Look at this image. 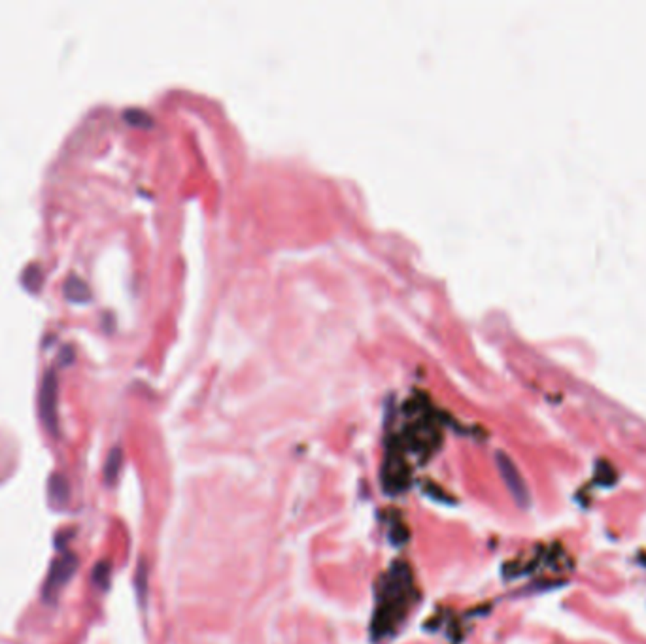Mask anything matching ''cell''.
I'll return each instance as SVG.
<instances>
[{
    "mask_svg": "<svg viewBox=\"0 0 646 644\" xmlns=\"http://www.w3.org/2000/svg\"><path fill=\"white\" fill-rule=\"evenodd\" d=\"M76 569L77 557L72 552H65L57 557L55 562L51 563L50 573H48V579H45L44 588H42V599L53 603L63 591V588L68 584V580L74 576Z\"/></svg>",
    "mask_w": 646,
    "mask_h": 644,
    "instance_id": "6da1fadb",
    "label": "cell"
},
{
    "mask_svg": "<svg viewBox=\"0 0 646 644\" xmlns=\"http://www.w3.org/2000/svg\"><path fill=\"white\" fill-rule=\"evenodd\" d=\"M40 416L51 435H57L59 419H57V378L55 370L45 372L42 387H40Z\"/></svg>",
    "mask_w": 646,
    "mask_h": 644,
    "instance_id": "7a4b0ae2",
    "label": "cell"
},
{
    "mask_svg": "<svg viewBox=\"0 0 646 644\" xmlns=\"http://www.w3.org/2000/svg\"><path fill=\"white\" fill-rule=\"evenodd\" d=\"M497 467L499 473H501L502 482H505V485H507L508 491H510V495L514 497V501L518 503L520 507H527V505H529V491H527V485H525L524 478H522V474H520V471L516 468V465L510 461V457L499 451Z\"/></svg>",
    "mask_w": 646,
    "mask_h": 644,
    "instance_id": "3957f363",
    "label": "cell"
},
{
    "mask_svg": "<svg viewBox=\"0 0 646 644\" xmlns=\"http://www.w3.org/2000/svg\"><path fill=\"white\" fill-rule=\"evenodd\" d=\"M65 293H67V297L74 303H82V301H87L91 297V293H89L87 284L76 274H70L65 281Z\"/></svg>",
    "mask_w": 646,
    "mask_h": 644,
    "instance_id": "277c9868",
    "label": "cell"
},
{
    "mask_svg": "<svg viewBox=\"0 0 646 644\" xmlns=\"http://www.w3.org/2000/svg\"><path fill=\"white\" fill-rule=\"evenodd\" d=\"M50 495L51 499L57 503V505H63V503L68 499V484L67 480L63 478L61 474H55L50 482Z\"/></svg>",
    "mask_w": 646,
    "mask_h": 644,
    "instance_id": "5b68a950",
    "label": "cell"
},
{
    "mask_svg": "<svg viewBox=\"0 0 646 644\" xmlns=\"http://www.w3.org/2000/svg\"><path fill=\"white\" fill-rule=\"evenodd\" d=\"M119 468H122V450L116 448V450L110 451V456H108V461H106L104 467V478L108 484L116 482L117 474H119Z\"/></svg>",
    "mask_w": 646,
    "mask_h": 644,
    "instance_id": "8992f818",
    "label": "cell"
},
{
    "mask_svg": "<svg viewBox=\"0 0 646 644\" xmlns=\"http://www.w3.org/2000/svg\"><path fill=\"white\" fill-rule=\"evenodd\" d=\"M23 284L27 286V289H33V291L38 289L40 284H42V272H40L36 264H31V267L25 269V272H23Z\"/></svg>",
    "mask_w": 646,
    "mask_h": 644,
    "instance_id": "52a82bcc",
    "label": "cell"
},
{
    "mask_svg": "<svg viewBox=\"0 0 646 644\" xmlns=\"http://www.w3.org/2000/svg\"><path fill=\"white\" fill-rule=\"evenodd\" d=\"M108 579H110V567L104 565V563H99L93 573L95 584H99V586H106V584H108Z\"/></svg>",
    "mask_w": 646,
    "mask_h": 644,
    "instance_id": "ba28073f",
    "label": "cell"
},
{
    "mask_svg": "<svg viewBox=\"0 0 646 644\" xmlns=\"http://www.w3.org/2000/svg\"><path fill=\"white\" fill-rule=\"evenodd\" d=\"M72 358H74V353H72V346H65V350H63V353H61V363L68 365L72 361Z\"/></svg>",
    "mask_w": 646,
    "mask_h": 644,
    "instance_id": "9c48e42d",
    "label": "cell"
}]
</instances>
